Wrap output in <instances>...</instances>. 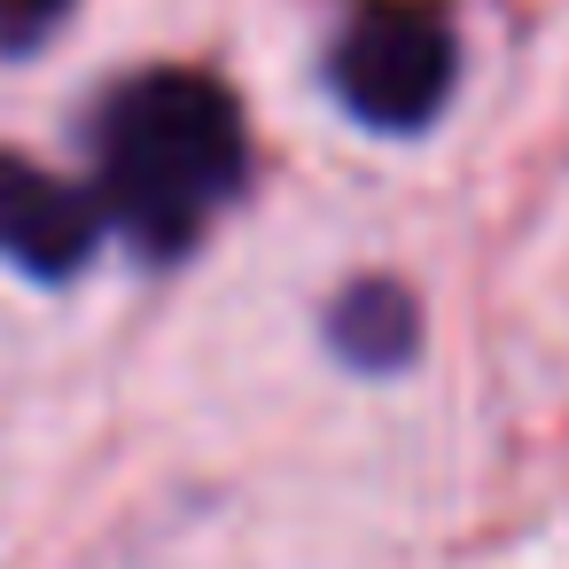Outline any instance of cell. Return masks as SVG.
<instances>
[{
  "label": "cell",
  "mask_w": 569,
  "mask_h": 569,
  "mask_svg": "<svg viewBox=\"0 0 569 569\" xmlns=\"http://www.w3.org/2000/svg\"><path fill=\"white\" fill-rule=\"evenodd\" d=\"M94 157H102L94 172L102 219L141 258L172 266L242 196L250 126H242V102L211 71H141L102 102Z\"/></svg>",
  "instance_id": "cell-1"
},
{
  "label": "cell",
  "mask_w": 569,
  "mask_h": 569,
  "mask_svg": "<svg viewBox=\"0 0 569 569\" xmlns=\"http://www.w3.org/2000/svg\"><path fill=\"white\" fill-rule=\"evenodd\" d=\"M452 79H460L452 24L437 9H413V0H375L328 48V94L367 133L437 126V110L452 102Z\"/></svg>",
  "instance_id": "cell-2"
},
{
  "label": "cell",
  "mask_w": 569,
  "mask_h": 569,
  "mask_svg": "<svg viewBox=\"0 0 569 569\" xmlns=\"http://www.w3.org/2000/svg\"><path fill=\"white\" fill-rule=\"evenodd\" d=\"M102 203L32 157L0 149V266H17L24 281H71L102 250Z\"/></svg>",
  "instance_id": "cell-3"
},
{
  "label": "cell",
  "mask_w": 569,
  "mask_h": 569,
  "mask_svg": "<svg viewBox=\"0 0 569 569\" xmlns=\"http://www.w3.org/2000/svg\"><path fill=\"white\" fill-rule=\"evenodd\" d=\"M320 336L328 351L351 367V375H406L421 359V305L406 281L390 273H367V281H343L320 312Z\"/></svg>",
  "instance_id": "cell-4"
}]
</instances>
